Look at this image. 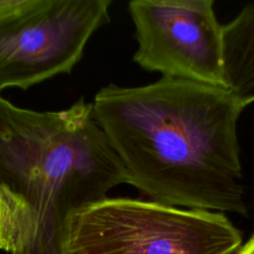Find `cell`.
I'll return each mask as SVG.
<instances>
[{
	"label": "cell",
	"instance_id": "1",
	"mask_svg": "<svg viewBox=\"0 0 254 254\" xmlns=\"http://www.w3.org/2000/svg\"><path fill=\"white\" fill-rule=\"evenodd\" d=\"M92 104L127 183L152 201L247 214L237 135L244 106L226 88L162 76L110 83Z\"/></svg>",
	"mask_w": 254,
	"mask_h": 254
},
{
	"label": "cell",
	"instance_id": "2",
	"mask_svg": "<svg viewBox=\"0 0 254 254\" xmlns=\"http://www.w3.org/2000/svg\"><path fill=\"white\" fill-rule=\"evenodd\" d=\"M123 183L125 169L92 102L35 111L0 96L1 250L69 254L75 215Z\"/></svg>",
	"mask_w": 254,
	"mask_h": 254
},
{
	"label": "cell",
	"instance_id": "3",
	"mask_svg": "<svg viewBox=\"0 0 254 254\" xmlns=\"http://www.w3.org/2000/svg\"><path fill=\"white\" fill-rule=\"evenodd\" d=\"M241 234L222 213L106 197L73 218L69 254H231Z\"/></svg>",
	"mask_w": 254,
	"mask_h": 254
},
{
	"label": "cell",
	"instance_id": "4",
	"mask_svg": "<svg viewBox=\"0 0 254 254\" xmlns=\"http://www.w3.org/2000/svg\"><path fill=\"white\" fill-rule=\"evenodd\" d=\"M110 0H34L0 22V90L69 73L91 35L109 22Z\"/></svg>",
	"mask_w": 254,
	"mask_h": 254
},
{
	"label": "cell",
	"instance_id": "5",
	"mask_svg": "<svg viewBox=\"0 0 254 254\" xmlns=\"http://www.w3.org/2000/svg\"><path fill=\"white\" fill-rule=\"evenodd\" d=\"M212 0H133L138 43L133 60L166 77L224 87L222 25Z\"/></svg>",
	"mask_w": 254,
	"mask_h": 254
},
{
	"label": "cell",
	"instance_id": "6",
	"mask_svg": "<svg viewBox=\"0 0 254 254\" xmlns=\"http://www.w3.org/2000/svg\"><path fill=\"white\" fill-rule=\"evenodd\" d=\"M225 88L245 107L254 101V3L222 26Z\"/></svg>",
	"mask_w": 254,
	"mask_h": 254
},
{
	"label": "cell",
	"instance_id": "7",
	"mask_svg": "<svg viewBox=\"0 0 254 254\" xmlns=\"http://www.w3.org/2000/svg\"><path fill=\"white\" fill-rule=\"evenodd\" d=\"M33 2L34 0H0V22L24 11Z\"/></svg>",
	"mask_w": 254,
	"mask_h": 254
},
{
	"label": "cell",
	"instance_id": "8",
	"mask_svg": "<svg viewBox=\"0 0 254 254\" xmlns=\"http://www.w3.org/2000/svg\"><path fill=\"white\" fill-rule=\"evenodd\" d=\"M238 254H254V236L240 249Z\"/></svg>",
	"mask_w": 254,
	"mask_h": 254
}]
</instances>
